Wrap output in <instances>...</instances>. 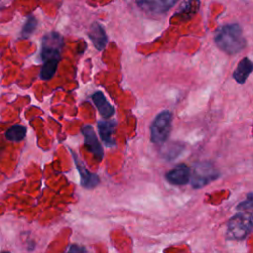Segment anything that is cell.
I'll return each mask as SVG.
<instances>
[{
	"mask_svg": "<svg viewBox=\"0 0 253 253\" xmlns=\"http://www.w3.org/2000/svg\"><path fill=\"white\" fill-rule=\"evenodd\" d=\"M216 45L228 54H235L246 46V40L238 24H227L220 27L214 36Z\"/></svg>",
	"mask_w": 253,
	"mask_h": 253,
	"instance_id": "obj_1",
	"label": "cell"
},
{
	"mask_svg": "<svg viewBox=\"0 0 253 253\" xmlns=\"http://www.w3.org/2000/svg\"><path fill=\"white\" fill-rule=\"evenodd\" d=\"M253 228V217L249 212H238L227 222V237L240 240L245 238Z\"/></svg>",
	"mask_w": 253,
	"mask_h": 253,
	"instance_id": "obj_2",
	"label": "cell"
},
{
	"mask_svg": "<svg viewBox=\"0 0 253 253\" xmlns=\"http://www.w3.org/2000/svg\"><path fill=\"white\" fill-rule=\"evenodd\" d=\"M63 47V38L57 32H50L43 36L41 42L40 55L41 59L45 62L51 59L60 60Z\"/></svg>",
	"mask_w": 253,
	"mask_h": 253,
	"instance_id": "obj_3",
	"label": "cell"
},
{
	"mask_svg": "<svg viewBox=\"0 0 253 253\" xmlns=\"http://www.w3.org/2000/svg\"><path fill=\"white\" fill-rule=\"evenodd\" d=\"M218 177L219 172L213 166V164L209 161H203L198 162L193 166V169L191 170L190 182L193 188L199 189L217 179Z\"/></svg>",
	"mask_w": 253,
	"mask_h": 253,
	"instance_id": "obj_4",
	"label": "cell"
},
{
	"mask_svg": "<svg viewBox=\"0 0 253 253\" xmlns=\"http://www.w3.org/2000/svg\"><path fill=\"white\" fill-rule=\"evenodd\" d=\"M172 126V114L169 111L160 112L150 126V139L155 144H163L169 136Z\"/></svg>",
	"mask_w": 253,
	"mask_h": 253,
	"instance_id": "obj_5",
	"label": "cell"
},
{
	"mask_svg": "<svg viewBox=\"0 0 253 253\" xmlns=\"http://www.w3.org/2000/svg\"><path fill=\"white\" fill-rule=\"evenodd\" d=\"M81 132L84 136L85 144L89 151H91L95 157L101 160L104 156V151L101 143L98 140V137L95 133L93 126L91 125H84L81 127Z\"/></svg>",
	"mask_w": 253,
	"mask_h": 253,
	"instance_id": "obj_6",
	"label": "cell"
},
{
	"mask_svg": "<svg viewBox=\"0 0 253 253\" xmlns=\"http://www.w3.org/2000/svg\"><path fill=\"white\" fill-rule=\"evenodd\" d=\"M71 154L73 156V160H74V163L76 165V169H77V171L79 173V176H80L81 186L86 188V189L95 188L99 184V177L96 174L91 173L72 150H71Z\"/></svg>",
	"mask_w": 253,
	"mask_h": 253,
	"instance_id": "obj_7",
	"label": "cell"
},
{
	"mask_svg": "<svg viewBox=\"0 0 253 253\" xmlns=\"http://www.w3.org/2000/svg\"><path fill=\"white\" fill-rule=\"evenodd\" d=\"M166 180L174 185H185L191 180V169L186 164H179L166 173Z\"/></svg>",
	"mask_w": 253,
	"mask_h": 253,
	"instance_id": "obj_8",
	"label": "cell"
},
{
	"mask_svg": "<svg viewBox=\"0 0 253 253\" xmlns=\"http://www.w3.org/2000/svg\"><path fill=\"white\" fill-rule=\"evenodd\" d=\"M136 4L144 11L153 13V14H161L168 11L172 8L176 1L173 0H155V1H137Z\"/></svg>",
	"mask_w": 253,
	"mask_h": 253,
	"instance_id": "obj_9",
	"label": "cell"
},
{
	"mask_svg": "<svg viewBox=\"0 0 253 253\" xmlns=\"http://www.w3.org/2000/svg\"><path fill=\"white\" fill-rule=\"evenodd\" d=\"M89 38L92 41L93 44L98 50H103L108 42V37L105 32V29L102 27L101 24L95 22L91 25L89 30Z\"/></svg>",
	"mask_w": 253,
	"mask_h": 253,
	"instance_id": "obj_10",
	"label": "cell"
},
{
	"mask_svg": "<svg viewBox=\"0 0 253 253\" xmlns=\"http://www.w3.org/2000/svg\"><path fill=\"white\" fill-rule=\"evenodd\" d=\"M116 125L117 124L115 121H100L98 123V130L100 136L105 145L108 147L114 146L116 144L115 139L113 137Z\"/></svg>",
	"mask_w": 253,
	"mask_h": 253,
	"instance_id": "obj_11",
	"label": "cell"
},
{
	"mask_svg": "<svg viewBox=\"0 0 253 253\" xmlns=\"http://www.w3.org/2000/svg\"><path fill=\"white\" fill-rule=\"evenodd\" d=\"M92 100L103 118L109 119L114 115V107L108 102V100L102 92H95L92 95Z\"/></svg>",
	"mask_w": 253,
	"mask_h": 253,
	"instance_id": "obj_12",
	"label": "cell"
},
{
	"mask_svg": "<svg viewBox=\"0 0 253 253\" xmlns=\"http://www.w3.org/2000/svg\"><path fill=\"white\" fill-rule=\"evenodd\" d=\"M252 71H253V62L249 58L244 57L239 61L236 69L234 70L233 78L237 83L243 84Z\"/></svg>",
	"mask_w": 253,
	"mask_h": 253,
	"instance_id": "obj_13",
	"label": "cell"
},
{
	"mask_svg": "<svg viewBox=\"0 0 253 253\" xmlns=\"http://www.w3.org/2000/svg\"><path fill=\"white\" fill-rule=\"evenodd\" d=\"M200 3L197 1H187L183 2L180 6V9L177 11L175 16H181L183 20H188L196 14L199 9Z\"/></svg>",
	"mask_w": 253,
	"mask_h": 253,
	"instance_id": "obj_14",
	"label": "cell"
},
{
	"mask_svg": "<svg viewBox=\"0 0 253 253\" xmlns=\"http://www.w3.org/2000/svg\"><path fill=\"white\" fill-rule=\"evenodd\" d=\"M27 128L21 125H14L10 128H8L5 132V137L9 141L19 142L23 140L26 136Z\"/></svg>",
	"mask_w": 253,
	"mask_h": 253,
	"instance_id": "obj_15",
	"label": "cell"
},
{
	"mask_svg": "<svg viewBox=\"0 0 253 253\" xmlns=\"http://www.w3.org/2000/svg\"><path fill=\"white\" fill-rule=\"evenodd\" d=\"M58 61L57 59H51V60H47L43 63V65L41 68L40 71V78L42 80H49L53 77V75L56 72L57 69V65H58Z\"/></svg>",
	"mask_w": 253,
	"mask_h": 253,
	"instance_id": "obj_16",
	"label": "cell"
},
{
	"mask_svg": "<svg viewBox=\"0 0 253 253\" xmlns=\"http://www.w3.org/2000/svg\"><path fill=\"white\" fill-rule=\"evenodd\" d=\"M183 150V144L175 142V143H171L167 146H165V148L163 149V156L166 159L169 160H173L175 159Z\"/></svg>",
	"mask_w": 253,
	"mask_h": 253,
	"instance_id": "obj_17",
	"label": "cell"
},
{
	"mask_svg": "<svg viewBox=\"0 0 253 253\" xmlns=\"http://www.w3.org/2000/svg\"><path fill=\"white\" fill-rule=\"evenodd\" d=\"M36 27H37V19L34 16H29L27 18V20L25 21V24L21 31L22 38L26 39V38L30 37L33 34V32L35 31Z\"/></svg>",
	"mask_w": 253,
	"mask_h": 253,
	"instance_id": "obj_18",
	"label": "cell"
},
{
	"mask_svg": "<svg viewBox=\"0 0 253 253\" xmlns=\"http://www.w3.org/2000/svg\"><path fill=\"white\" fill-rule=\"evenodd\" d=\"M237 210L245 211V212H252L253 213V194L249 193L247 195V199L241 203L238 204Z\"/></svg>",
	"mask_w": 253,
	"mask_h": 253,
	"instance_id": "obj_19",
	"label": "cell"
},
{
	"mask_svg": "<svg viewBox=\"0 0 253 253\" xmlns=\"http://www.w3.org/2000/svg\"><path fill=\"white\" fill-rule=\"evenodd\" d=\"M67 253H86V250L85 248L80 247L78 245H71Z\"/></svg>",
	"mask_w": 253,
	"mask_h": 253,
	"instance_id": "obj_20",
	"label": "cell"
},
{
	"mask_svg": "<svg viewBox=\"0 0 253 253\" xmlns=\"http://www.w3.org/2000/svg\"><path fill=\"white\" fill-rule=\"evenodd\" d=\"M2 253H10V252H7V251H5V252H2Z\"/></svg>",
	"mask_w": 253,
	"mask_h": 253,
	"instance_id": "obj_21",
	"label": "cell"
}]
</instances>
